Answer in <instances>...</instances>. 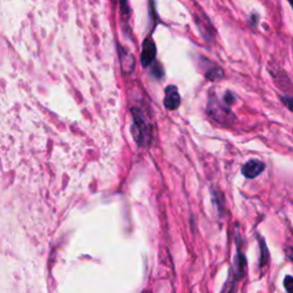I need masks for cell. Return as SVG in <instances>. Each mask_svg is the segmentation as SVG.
<instances>
[{
	"label": "cell",
	"mask_w": 293,
	"mask_h": 293,
	"mask_svg": "<svg viewBox=\"0 0 293 293\" xmlns=\"http://www.w3.org/2000/svg\"><path fill=\"white\" fill-rule=\"evenodd\" d=\"M225 102L227 106H230V104H233L234 102H235V96H234V94L232 93V92H227V93L225 94Z\"/></svg>",
	"instance_id": "cell-10"
},
{
	"label": "cell",
	"mask_w": 293,
	"mask_h": 293,
	"mask_svg": "<svg viewBox=\"0 0 293 293\" xmlns=\"http://www.w3.org/2000/svg\"><path fill=\"white\" fill-rule=\"evenodd\" d=\"M282 101L288 110L293 112V96H284V98H282Z\"/></svg>",
	"instance_id": "cell-9"
},
{
	"label": "cell",
	"mask_w": 293,
	"mask_h": 293,
	"mask_svg": "<svg viewBox=\"0 0 293 293\" xmlns=\"http://www.w3.org/2000/svg\"><path fill=\"white\" fill-rule=\"evenodd\" d=\"M120 5V13L123 18H126L129 14V8H128V2L127 0H119Z\"/></svg>",
	"instance_id": "cell-8"
},
{
	"label": "cell",
	"mask_w": 293,
	"mask_h": 293,
	"mask_svg": "<svg viewBox=\"0 0 293 293\" xmlns=\"http://www.w3.org/2000/svg\"><path fill=\"white\" fill-rule=\"evenodd\" d=\"M156 46H155L154 40L152 38H146L143 41L141 53V63L143 66H148L154 63L155 58H156Z\"/></svg>",
	"instance_id": "cell-2"
},
{
	"label": "cell",
	"mask_w": 293,
	"mask_h": 293,
	"mask_svg": "<svg viewBox=\"0 0 293 293\" xmlns=\"http://www.w3.org/2000/svg\"><path fill=\"white\" fill-rule=\"evenodd\" d=\"M180 103H181V96L179 94L177 86L170 85L165 89V98H164V106L169 110H175L178 109Z\"/></svg>",
	"instance_id": "cell-3"
},
{
	"label": "cell",
	"mask_w": 293,
	"mask_h": 293,
	"mask_svg": "<svg viewBox=\"0 0 293 293\" xmlns=\"http://www.w3.org/2000/svg\"><path fill=\"white\" fill-rule=\"evenodd\" d=\"M287 2H288V4H290V5H291V7L293 8V0H287Z\"/></svg>",
	"instance_id": "cell-12"
},
{
	"label": "cell",
	"mask_w": 293,
	"mask_h": 293,
	"mask_svg": "<svg viewBox=\"0 0 293 293\" xmlns=\"http://www.w3.org/2000/svg\"><path fill=\"white\" fill-rule=\"evenodd\" d=\"M205 77H206L208 81H217V79L224 78V71L221 68L216 65H213L211 69H208L205 74Z\"/></svg>",
	"instance_id": "cell-5"
},
{
	"label": "cell",
	"mask_w": 293,
	"mask_h": 293,
	"mask_svg": "<svg viewBox=\"0 0 293 293\" xmlns=\"http://www.w3.org/2000/svg\"><path fill=\"white\" fill-rule=\"evenodd\" d=\"M133 126L132 133L137 144L143 146L146 145L152 140L153 131L152 125L149 124L148 119L145 118L143 114H141L140 110L137 109H133Z\"/></svg>",
	"instance_id": "cell-1"
},
{
	"label": "cell",
	"mask_w": 293,
	"mask_h": 293,
	"mask_svg": "<svg viewBox=\"0 0 293 293\" xmlns=\"http://www.w3.org/2000/svg\"><path fill=\"white\" fill-rule=\"evenodd\" d=\"M263 170H265V164L261 161L251 160L242 167V173L245 178L254 179L258 175H260L263 172Z\"/></svg>",
	"instance_id": "cell-4"
},
{
	"label": "cell",
	"mask_w": 293,
	"mask_h": 293,
	"mask_svg": "<svg viewBox=\"0 0 293 293\" xmlns=\"http://www.w3.org/2000/svg\"><path fill=\"white\" fill-rule=\"evenodd\" d=\"M283 284L287 293H293V276L286 275L285 277H284Z\"/></svg>",
	"instance_id": "cell-7"
},
{
	"label": "cell",
	"mask_w": 293,
	"mask_h": 293,
	"mask_svg": "<svg viewBox=\"0 0 293 293\" xmlns=\"http://www.w3.org/2000/svg\"><path fill=\"white\" fill-rule=\"evenodd\" d=\"M259 243H260V251H261V258H260V265L265 266L269 259V253H268V249L266 246V243L263 238H259Z\"/></svg>",
	"instance_id": "cell-6"
},
{
	"label": "cell",
	"mask_w": 293,
	"mask_h": 293,
	"mask_svg": "<svg viewBox=\"0 0 293 293\" xmlns=\"http://www.w3.org/2000/svg\"><path fill=\"white\" fill-rule=\"evenodd\" d=\"M285 253H286V257L293 262V246H286Z\"/></svg>",
	"instance_id": "cell-11"
}]
</instances>
